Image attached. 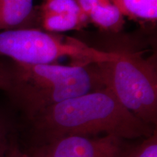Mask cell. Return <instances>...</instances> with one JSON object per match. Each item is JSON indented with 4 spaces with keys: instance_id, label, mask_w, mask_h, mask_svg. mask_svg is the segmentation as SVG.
<instances>
[{
    "instance_id": "1",
    "label": "cell",
    "mask_w": 157,
    "mask_h": 157,
    "mask_svg": "<svg viewBox=\"0 0 157 157\" xmlns=\"http://www.w3.org/2000/svg\"><path fill=\"white\" fill-rule=\"evenodd\" d=\"M29 121L35 146L69 135H111L124 140L143 138L156 130L124 107L107 88L52 105Z\"/></svg>"
},
{
    "instance_id": "2",
    "label": "cell",
    "mask_w": 157,
    "mask_h": 157,
    "mask_svg": "<svg viewBox=\"0 0 157 157\" xmlns=\"http://www.w3.org/2000/svg\"><path fill=\"white\" fill-rule=\"evenodd\" d=\"M3 85L13 104L30 121L52 105L84 94L103 89L99 66L2 63Z\"/></svg>"
},
{
    "instance_id": "3",
    "label": "cell",
    "mask_w": 157,
    "mask_h": 157,
    "mask_svg": "<svg viewBox=\"0 0 157 157\" xmlns=\"http://www.w3.org/2000/svg\"><path fill=\"white\" fill-rule=\"evenodd\" d=\"M118 56L98 64L105 87L133 115L156 127L157 124V60L130 46L113 50Z\"/></svg>"
},
{
    "instance_id": "4",
    "label": "cell",
    "mask_w": 157,
    "mask_h": 157,
    "mask_svg": "<svg viewBox=\"0 0 157 157\" xmlns=\"http://www.w3.org/2000/svg\"><path fill=\"white\" fill-rule=\"evenodd\" d=\"M23 64H52L71 58L74 63L100 64L117 59L115 51L101 50L78 39L34 28L0 31V57Z\"/></svg>"
},
{
    "instance_id": "5",
    "label": "cell",
    "mask_w": 157,
    "mask_h": 157,
    "mask_svg": "<svg viewBox=\"0 0 157 157\" xmlns=\"http://www.w3.org/2000/svg\"><path fill=\"white\" fill-rule=\"evenodd\" d=\"M126 140L115 135H69L29 151L34 157H121L127 148Z\"/></svg>"
},
{
    "instance_id": "6",
    "label": "cell",
    "mask_w": 157,
    "mask_h": 157,
    "mask_svg": "<svg viewBox=\"0 0 157 157\" xmlns=\"http://www.w3.org/2000/svg\"><path fill=\"white\" fill-rule=\"evenodd\" d=\"M36 15L45 31L55 34L80 30L90 23L76 0H44Z\"/></svg>"
},
{
    "instance_id": "7",
    "label": "cell",
    "mask_w": 157,
    "mask_h": 157,
    "mask_svg": "<svg viewBox=\"0 0 157 157\" xmlns=\"http://www.w3.org/2000/svg\"><path fill=\"white\" fill-rule=\"evenodd\" d=\"M90 23L101 30L119 33L124 25V17L112 0H76Z\"/></svg>"
},
{
    "instance_id": "8",
    "label": "cell",
    "mask_w": 157,
    "mask_h": 157,
    "mask_svg": "<svg viewBox=\"0 0 157 157\" xmlns=\"http://www.w3.org/2000/svg\"><path fill=\"white\" fill-rule=\"evenodd\" d=\"M36 20L34 0H0V31L31 28Z\"/></svg>"
},
{
    "instance_id": "9",
    "label": "cell",
    "mask_w": 157,
    "mask_h": 157,
    "mask_svg": "<svg viewBox=\"0 0 157 157\" xmlns=\"http://www.w3.org/2000/svg\"><path fill=\"white\" fill-rule=\"evenodd\" d=\"M124 17L143 25H155L157 0H112Z\"/></svg>"
},
{
    "instance_id": "10",
    "label": "cell",
    "mask_w": 157,
    "mask_h": 157,
    "mask_svg": "<svg viewBox=\"0 0 157 157\" xmlns=\"http://www.w3.org/2000/svg\"><path fill=\"white\" fill-rule=\"evenodd\" d=\"M135 145H128L121 157H157V131Z\"/></svg>"
},
{
    "instance_id": "11",
    "label": "cell",
    "mask_w": 157,
    "mask_h": 157,
    "mask_svg": "<svg viewBox=\"0 0 157 157\" xmlns=\"http://www.w3.org/2000/svg\"><path fill=\"white\" fill-rule=\"evenodd\" d=\"M13 140L9 121L0 114V157L5 156Z\"/></svg>"
},
{
    "instance_id": "12",
    "label": "cell",
    "mask_w": 157,
    "mask_h": 157,
    "mask_svg": "<svg viewBox=\"0 0 157 157\" xmlns=\"http://www.w3.org/2000/svg\"><path fill=\"white\" fill-rule=\"evenodd\" d=\"M4 157H34L29 151H25L20 148L15 140L13 141L10 146Z\"/></svg>"
},
{
    "instance_id": "13",
    "label": "cell",
    "mask_w": 157,
    "mask_h": 157,
    "mask_svg": "<svg viewBox=\"0 0 157 157\" xmlns=\"http://www.w3.org/2000/svg\"><path fill=\"white\" fill-rule=\"evenodd\" d=\"M3 85V74H2V63L0 61V90Z\"/></svg>"
}]
</instances>
